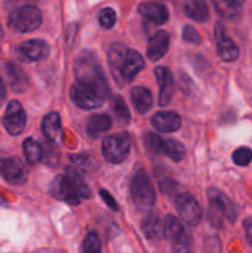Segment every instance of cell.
Returning <instances> with one entry per match:
<instances>
[{"instance_id": "cell-1", "label": "cell", "mask_w": 252, "mask_h": 253, "mask_svg": "<svg viewBox=\"0 0 252 253\" xmlns=\"http://www.w3.org/2000/svg\"><path fill=\"white\" fill-rule=\"evenodd\" d=\"M77 83L93 86L100 91L104 96H108L109 85L105 74L99 66L95 56L90 51H83L78 54L74 64Z\"/></svg>"}, {"instance_id": "cell-2", "label": "cell", "mask_w": 252, "mask_h": 253, "mask_svg": "<svg viewBox=\"0 0 252 253\" xmlns=\"http://www.w3.org/2000/svg\"><path fill=\"white\" fill-rule=\"evenodd\" d=\"M208 200H209L208 220L211 224V226L221 229L226 219L230 222L235 221L236 210L224 193L220 192L219 189H215V188H210L208 190Z\"/></svg>"}, {"instance_id": "cell-3", "label": "cell", "mask_w": 252, "mask_h": 253, "mask_svg": "<svg viewBox=\"0 0 252 253\" xmlns=\"http://www.w3.org/2000/svg\"><path fill=\"white\" fill-rule=\"evenodd\" d=\"M131 198L141 211H148L156 203V193L151 178L145 169H137L131 178Z\"/></svg>"}, {"instance_id": "cell-4", "label": "cell", "mask_w": 252, "mask_h": 253, "mask_svg": "<svg viewBox=\"0 0 252 253\" xmlns=\"http://www.w3.org/2000/svg\"><path fill=\"white\" fill-rule=\"evenodd\" d=\"M7 24L17 32H32L42 24V14L35 5L17 7L11 10Z\"/></svg>"}, {"instance_id": "cell-5", "label": "cell", "mask_w": 252, "mask_h": 253, "mask_svg": "<svg viewBox=\"0 0 252 253\" xmlns=\"http://www.w3.org/2000/svg\"><path fill=\"white\" fill-rule=\"evenodd\" d=\"M131 140L126 132H118L104 138L101 145V153L106 162L118 165L124 162L128 156Z\"/></svg>"}, {"instance_id": "cell-6", "label": "cell", "mask_w": 252, "mask_h": 253, "mask_svg": "<svg viewBox=\"0 0 252 253\" xmlns=\"http://www.w3.org/2000/svg\"><path fill=\"white\" fill-rule=\"evenodd\" d=\"M69 95H71L72 101L76 104L78 108L84 109V110H91V109H96L99 106L103 105L105 96L96 90L93 86L85 85V84L77 83L73 84L69 90Z\"/></svg>"}, {"instance_id": "cell-7", "label": "cell", "mask_w": 252, "mask_h": 253, "mask_svg": "<svg viewBox=\"0 0 252 253\" xmlns=\"http://www.w3.org/2000/svg\"><path fill=\"white\" fill-rule=\"evenodd\" d=\"M175 209L188 226H197L202 221V207L198 200L189 193H183L175 198Z\"/></svg>"}, {"instance_id": "cell-8", "label": "cell", "mask_w": 252, "mask_h": 253, "mask_svg": "<svg viewBox=\"0 0 252 253\" xmlns=\"http://www.w3.org/2000/svg\"><path fill=\"white\" fill-rule=\"evenodd\" d=\"M166 226L172 242L173 253H193L189 235L185 231L182 222L173 215L166 217Z\"/></svg>"}, {"instance_id": "cell-9", "label": "cell", "mask_w": 252, "mask_h": 253, "mask_svg": "<svg viewBox=\"0 0 252 253\" xmlns=\"http://www.w3.org/2000/svg\"><path fill=\"white\" fill-rule=\"evenodd\" d=\"M0 175L9 184L22 185L26 183L29 173L19 158L5 157L0 158Z\"/></svg>"}, {"instance_id": "cell-10", "label": "cell", "mask_w": 252, "mask_h": 253, "mask_svg": "<svg viewBox=\"0 0 252 253\" xmlns=\"http://www.w3.org/2000/svg\"><path fill=\"white\" fill-rule=\"evenodd\" d=\"M2 124L10 135L17 136L22 133L26 125V114L19 101L11 100L7 104Z\"/></svg>"}, {"instance_id": "cell-11", "label": "cell", "mask_w": 252, "mask_h": 253, "mask_svg": "<svg viewBox=\"0 0 252 253\" xmlns=\"http://www.w3.org/2000/svg\"><path fill=\"white\" fill-rule=\"evenodd\" d=\"M51 194L54 199L61 200L69 205H78L81 203V197L74 189L73 184L67 175L59 174L52 180L51 183Z\"/></svg>"}, {"instance_id": "cell-12", "label": "cell", "mask_w": 252, "mask_h": 253, "mask_svg": "<svg viewBox=\"0 0 252 253\" xmlns=\"http://www.w3.org/2000/svg\"><path fill=\"white\" fill-rule=\"evenodd\" d=\"M215 40L217 44V54L225 62H232L239 57V47L226 35L225 27L220 22L215 25Z\"/></svg>"}, {"instance_id": "cell-13", "label": "cell", "mask_w": 252, "mask_h": 253, "mask_svg": "<svg viewBox=\"0 0 252 253\" xmlns=\"http://www.w3.org/2000/svg\"><path fill=\"white\" fill-rule=\"evenodd\" d=\"M17 53L29 62L42 61L49 54V46L43 40H29L17 47Z\"/></svg>"}, {"instance_id": "cell-14", "label": "cell", "mask_w": 252, "mask_h": 253, "mask_svg": "<svg viewBox=\"0 0 252 253\" xmlns=\"http://www.w3.org/2000/svg\"><path fill=\"white\" fill-rule=\"evenodd\" d=\"M141 231L148 240H162L167 234L166 219H162L157 212H148L141 222Z\"/></svg>"}, {"instance_id": "cell-15", "label": "cell", "mask_w": 252, "mask_h": 253, "mask_svg": "<svg viewBox=\"0 0 252 253\" xmlns=\"http://www.w3.org/2000/svg\"><path fill=\"white\" fill-rule=\"evenodd\" d=\"M143 67H145L143 57L135 49L128 48L127 52H126L125 59H124L120 72L121 79H123L124 83L133 81V78L142 71Z\"/></svg>"}, {"instance_id": "cell-16", "label": "cell", "mask_w": 252, "mask_h": 253, "mask_svg": "<svg viewBox=\"0 0 252 253\" xmlns=\"http://www.w3.org/2000/svg\"><path fill=\"white\" fill-rule=\"evenodd\" d=\"M151 124L160 132L170 133L179 130L182 119L175 111H158L152 116Z\"/></svg>"}, {"instance_id": "cell-17", "label": "cell", "mask_w": 252, "mask_h": 253, "mask_svg": "<svg viewBox=\"0 0 252 253\" xmlns=\"http://www.w3.org/2000/svg\"><path fill=\"white\" fill-rule=\"evenodd\" d=\"M155 76L157 78V83L160 85V99L158 103L161 106H166L169 104L174 91V81L173 76L166 67H156Z\"/></svg>"}, {"instance_id": "cell-18", "label": "cell", "mask_w": 252, "mask_h": 253, "mask_svg": "<svg viewBox=\"0 0 252 253\" xmlns=\"http://www.w3.org/2000/svg\"><path fill=\"white\" fill-rule=\"evenodd\" d=\"M127 47L124 46L123 43H111L110 47L108 49V62L109 67H110L111 74H113L114 79L118 82L119 84H123V79H121V66H123V62L125 59L126 52H127Z\"/></svg>"}, {"instance_id": "cell-19", "label": "cell", "mask_w": 252, "mask_h": 253, "mask_svg": "<svg viewBox=\"0 0 252 253\" xmlns=\"http://www.w3.org/2000/svg\"><path fill=\"white\" fill-rule=\"evenodd\" d=\"M41 128L43 135L51 142L61 143L63 141V128H62L61 118L57 113H49L43 118L41 124Z\"/></svg>"}, {"instance_id": "cell-20", "label": "cell", "mask_w": 252, "mask_h": 253, "mask_svg": "<svg viewBox=\"0 0 252 253\" xmlns=\"http://www.w3.org/2000/svg\"><path fill=\"white\" fill-rule=\"evenodd\" d=\"M138 12L147 21L155 25H163L168 20V9L160 2H141L138 5Z\"/></svg>"}, {"instance_id": "cell-21", "label": "cell", "mask_w": 252, "mask_h": 253, "mask_svg": "<svg viewBox=\"0 0 252 253\" xmlns=\"http://www.w3.org/2000/svg\"><path fill=\"white\" fill-rule=\"evenodd\" d=\"M168 47H169V36L166 31L160 30L148 41L147 57L151 61H158L167 53Z\"/></svg>"}, {"instance_id": "cell-22", "label": "cell", "mask_w": 252, "mask_h": 253, "mask_svg": "<svg viewBox=\"0 0 252 253\" xmlns=\"http://www.w3.org/2000/svg\"><path fill=\"white\" fill-rule=\"evenodd\" d=\"M131 101L140 114H146L153 104V96L150 89L146 86H135L131 89Z\"/></svg>"}, {"instance_id": "cell-23", "label": "cell", "mask_w": 252, "mask_h": 253, "mask_svg": "<svg viewBox=\"0 0 252 253\" xmlns=\"http://www.w3.org/2000/svg\"><path fill=\"white\" fill-rule=\"evenodd\" d=\"M113 120L106 114H95L91 115L86 121V132L91 137H99L100 135L110 130Z\"/></svg>"}, {"instance_id": "cell-24", "label": "cell", "mask_w": 252, "mask_h": 253, "mask_svg": "<svg viewBox=\"0 0 252 253\" xmlns=\"http://www.w3.org/2000/svg\"><path fill=\"white\" fill-rule=\"evenodd\" d=\"M183 9L184 14L194 21L204 22L209 17V7L205 0H185Z\"/></svg>"}, {"instance_id": "cell-25", "label": "cell", "mask_w": 252, "mask_h": 253, "mask_svg": "<svg viewBox=\"0 0 252 253\" xmlns=\"http://www.w3.org/2000/svg\"><path fill=\"white\" fill-rule=\"evenodd\" d=\"M6 74L9 77V82L11 88L14 89V91L17 93H21L26 89L29 81H27L26 74L24 73L20 67H17L14 63H7L6 64Z\"/></svg>"}, {"instance_id": "cell-26", "label": "cell", "mask_w": 252, "mask_h": 253, "mask_svg": "<svg viewBox=\"0 0 252 253\" xmlns=\"http://www.w3.org/2000/svg\"><path fill=\"white\" fill-rule=\"evenodd\" d=\"M66 175L69 178V180L73 184L74 189L77 190V193L79 194V197L83 198V199H89L91 198V190L88 187L86 182L84 180V178L77 172V169L72 167H67L66 169Z\"/></svg>"}, {"instance_id": "cell-27", "label": "cell", "mask_w": 252, "mask_h": 253, "mask_svg": "<svg viewBox=\"0 0 252 253\" xmlns=\"http://www.w3.org/2000/svg\"><path fill=\"white\" fill-rule=\"evenodd\" d=\"M217 14L226 19H235L241 14V5L232 0H212Z\"/></svg>"}, {"instance_id": "cell-28", "label": "cell", "mask_w": 252, "mask_h": 253, "mask_svg": "<svg viewBox=\"0 0 252 253\" xmlns=\"http://www.w3.org/2000/svg\"><path fill=\"white\" fill-rule=\"evenodd\" d=\"M22 148H24L25 158H26L27 163L30 166H35L39 162H41L42 157H43V151H42V147L40 146V143H37L34 138H26L24 141Z\"/></svg>"}, {"instance_id": "cell-29", "label": "cell", "mask_w": 252, "mask_h": 253, "mask_svg": "<svg viewBox=\"0 0 252 253\" xmlns=\"http://www.w3.org/2000/svg\"><path fill=\"white\" fill-rule=\"evenodd\" d=\"M110 109L114 113V115H115V118L118 119L119 123L123 124V125H127L130 123V110H128L123 96L114 95L110 99Z\"/></svg>"}, {"instance_id": "cell-30", "label": "cell", "mask_w": 252, "mask_h": 253, "mask_svg": "<svg viewBox=\"0 0 252 253\" xmlns=\"http://www.w3.org/2000/svg\"><path fill=\"white\" fill-rule=\"evenodd\" d=\"M173 162H180L185 156V148L180 142L175 140H165L163 145V153Z\"/></svg>"}, {"instance_id": "cell-31", "label": "cell", "mask_w": 252, "mask_h": 253, "mask_svg": "<svg viewBox=\"0 0 252 253\" xmlns=\"http://www.w3.org/2000/svg\"><path fill=\"white\" fill-rule=\"evenodd\" d=\"M163 145H165V140L161 137L157 133L150 132L145 137V146L151 153L155 155H162L163 153Z\"/></svg>"}, {"instance_id": "cell-32", "label": "cell", "mask_w": 252, "mask_h": 253, "mask_svg": "<svg viewBox=\"0 0 252 253\" xmlns=\"http://www.w3.org/2000/svg\"><path fill=\"white\" fill-rule=\"evenodd\" d=\"M83 253H101V242L96 232H88L84 237Z\"/></svg>"}, {"instance_id": "cell-33", "label": "cell", "mask_w": 252, "mask_h": 253, "mask_svg": "<svg viewBox=\"0 0 252 253\" xmlns=\"http://www.w3.org/2000/svg\"><path fill=\"white\" fill-rule=\"evenodd\" d=\"M232 161L240 167H246L252 161V150L249 147H239L232 153Z\"/></svg>"}, {"instance_id": "cell-34", "label": "cell", "mask_w": 252, "mask_h": 253, "mask_svg": "<svg viewBox=\"0 0 252 253\" xmlns=\"http://www.w3.org/2000/svg\"><path fill=\"white\" fill-rule=\"evenodd\" d=\"M99 24L104 29H111L116 22V12L111 7H104L98 14Z\"/></svg>"}, {"instance_id": "cell-35", "label": "cell", "mask_w": 252, "mask_h": 253, "mask_svg": "<svg viewBox=\"0 0 252 253\" xmlns=\"http://www.w3.org/2000/svg\"><path fill=\"white\" fill-rule=\"evenodd\" d=\"M182 35H183V40L189 42V43L198 44L200 43V41H202V36H200V34L198 32V30H195L194 27L190 26V25H187V26L183 27Z\"/></svg>"}, {"instance_id": "cell-36", "label": "cell", "mask_w": 252, "mask_h": 253, "mask_svg": "<svg viewBox=\"0 0 252 253\" xmlns=\"http://www.w3.org/2000/svg\"><path fill=\"white\" fill-rule=\"evenodd\" d=\"M160 189L165 194H173L175 189H177V183L173 179H170V178H165V179L160 182Z\"/></svg>"}, {"instance_id": "cell-37", "label": "cell", "mask_w": 252, "mask_h": 253, "mask_svg": "<svg viewBox=\"0 0 252 253\" xmlns=\"http://www.w3.org/2000/svg\"><path fill=\"white\" fill-rule=\"evenodd\" d=\"M100 197H101V199H103L104 202L106 203V205H108V207L110 208L111 210H114V211H118V210H119L118 203H116V200L114 199L113 197H111L110 193L106 192V190H104V189H101L100 190Z\"/></svg>"}, {"instance_id": "cell-38", "label": "cell", "mask_w": 252, "mask_h": 253, "mask_svg": "<svg viewBox=\"0 0 252 253\" xmlns=\"http://www.w3.org/2000/svg\"><path fill=\"white\" fill-rule=\"evenodd\" d=\"M35 0H7L6 5L11 10L17 9V7L26 6V5H34Z\"/></svg>"}, {"instance_id": "cell-39", "label": "cell", "mask_w": 252, "mask_h": 253, "mask_svg": "<svg viewBox=\"0 0 252 253\" xmlns=\"http://www.w3.org/2000/svg\"><path fill=\"white\" fill-rule=\"evenodd\" d=\"M244 230L245 234H246V239L247 242L250 245H252V216L246 217L244 220Z\"/></svg>"}, {"instance_id": "cell-40", "label": "cell", "mask_w": 252, "mask_h": 253, "mask_svg": "<svg viewBox=\"0 0 252 253\" xmlns=\"http://www.w3.org/2000/svg\"><path fill=\"white\" fill-rule=\"evenodd\" d=\"M5 98H6V85H5L4 81L0 77V105L5 101Z\"/></svg>"}, {"instance_id": "cell-41", "label": "cell", "mask_w": 252, "mask_h": 253, "mask_svg": "<svg viewBox=\"0 0 252 253\" xmlns=\"http://www.w3.org/2000/svg\"><path fill=\"white\" fill-rule=\"evenodd\" d=\"M232 1L237 2V4H240V5H242V4H244L245 1H246V0H232Z\"/></svg>"}, {"instance_id": "cell-42", "label": "cell", "mask_w": 252, "mask_h": 253, "mask_svg": "<svg viewBox=\"0 0 252 253\" xmlns=\"http://www.w3.org/2000/svg\"><path fill=\"white\" fill-rule=\"evenodd\" d=\"M2 34H4V32H2V29H1V25H0V39H1V37H2Z\"/></svg>"}]
</instances>
